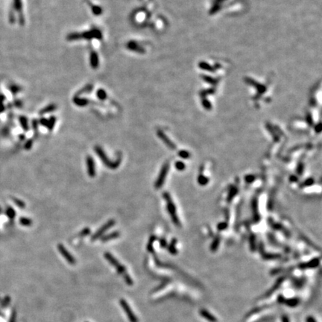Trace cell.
I'll use <instances>...</instances> for the list:
<instances>
[{
    "label": "cell",
    "instance_id": "6da1fadb",
    "mask_svg": "<svg viewBox=\"0 0 322 322\" xmlns=\"http://www.w3.org/2000/svg\"><path fill=\"white\" fill-rule=\"evenodd\" d=\"M104 257H105V258L106 259V260L108 261V262H110V263L113 266L115 267L116 269L117 272L123 277L125 283L128 284V286L133 285V280H132L131 277L129 276V275H128V273L126 271V268H125L124 265H122V264L120 263V262H119V261L117 260L116 259L115 257H113V256L110 253L105 252V254H104Z\"/></svg>",
    "mask_w": 322,
    "mask_h": 322
},
{
    "label": "cell",
    "instance_id": "7a4b0ae2",
    "mask_svg": "<svg viewBox=\"0 0 322 322\" xmlns=\"http://www.w3.org/2000/svg\"><path fill=\"white\" fill-rule=\"evenodd\" d=\"M94 151L97 154V155L99 156V158H100L101 161L102 163L106 166V167L109 168L110 169H116L119 166H120L122 162V155H119L117 159L115 161H111L106 155L104 150L101 148L100 146H96L94 147Z\"/></svg>",
    "mask_w": 322,
    "mask_h": 322
},
{
    "label": "cell",
    "instance_id": "3957f363",
    "mask_svg": "<svg viewBox=\"0 0 322 322\" xmlns=\"http://www.w3.org/2000/svg\"><path fill=\"white\" fill-rule=\"evenodd\" d=\"M115 224H116V221L114 220V219H110V220H109L108 222L105 223L104 225H102V227H101L99 229V230L92 236L91 240L95 241V240H97L98 239H100V238L103 236V234H105L107 230H108L109 229H110L112 227H113Z\"/></svg>",
    "mask_w": 322,
    "mask_h": 322
},
{
    "label": "cell",
    "instance_id": "277c9868",
    "mask_svg": "<svg viewBox=\"0 0 322 322\" xmlns=\"http://www.w3.org/2000/svg\"><path fill=\"white\" fill-rule=\"evenodd\" d=\"M119 303L121 306L123 307L124 311L125 312L127 315H128V318L129 319L130 322H139L138 318H137L136 315H134V313H133L132 310L130 309V307L128 305V303H127V301L124 299H121L119 300Z\"/></svg>",
    "mask_w": 322,
    "mask_h": 322
},
{
    "label": "cell",
    "instance_id": "5b68a950",
    "mask_svg": "<svg viewBox=\"0 0 322 322\" xmlns=\"http://www.w3.org/2000/svg\"><path fill=\"white\" fill-rule=\"evenodd\" d=\"M57 249H58L59 252H60V253L61 254V255L64 257V258L65 259L70 265H75V264L76 263V260L74 258L73 256L69 253L68 250H67L62 244H58V245H57Z\"/></svg>",
    "mask_w": 322,
    "mask_h": 322
},
{
    "label": "cell",
    "instance_id": "8992f818",
    "mask_svg": "<svg viewBox=\"0 0 322 322\" xmlns=\"http://www.w3.org/2000/svg\"><path fill=\"white\" fill-rule=\"evenodd\" d=\"M87 173H88V175L91 178H94L96 175V170H95V161H94L93 158L91 156L88 155L87 157Z\"/></svg>",
    "mask_w": 322,
    "mask_h": 322
},
{
    "label": "cell",
    "instance_id": "52a82bcc",
    "mask_svg": "<svg viewBox=\"0 0 322 322\" xmlns=\"http://www.w3.org/2000/svg\"><path fill=\"white\" fill-rule=\"evenodd\" d=\"M168 169H169V165L168 164L165 165V166L163 167V169H161V174H160L159 177H158V179L157 180L156 183H155V185H154V186L157 188V189L161 188V186H163V182H164V180H165V178H166V173H167Z\"/></svg>",
    "mask_w": 322,
    "mask_h": 322
},
{
    "label": "cell",
    "instance_id": "ba28073f",
    "mask_svg": "<svg viewBox=\"0 0 322 322\" xmlns=\"http://www.w3.org/2000/svg\"><path fill=\"white\" fill-rule=\"evenodd\" d=\"M199 313L203 318L207 319V321H209V322H218L217 318H216L213 315L211 314L209 312H208L207 310H205V309H201V310H200Z\"/></svg>",
    "mask_w": 322,
    "mask_h": 322
},
{
    "label": "cell",
    "instance_id": "9c48e42d",
    "mask_svg": "<svg viewBox=\"0 0 322 322\" xmlns=\"http://www.w3.org/2000/svg\"><path fill=\"white\" fill-rule=\"evenodd\" d=\"M120 237V233L119 231H113V232L110 233V234H107V235L103 236V237H101V241L104 242H109L110 240H113V239H117L118 237Z\"/></svg>",
    "mask_w": 322,
    "mask_h": 322
},
{
    "label": "cell",
    "instance_id": "30bf717a",
    "mask_svg": "<svg viewBox=\"0 0 322 322\" xmlns=\"http://www.w3.org/2000/svg\"><path fill=\"white\" fill-rule=\"evenodd\" d=\"M283 303H285V304L287 305L288 306L295 307V306H298V303H299V299L297 298H289V299H285Z\"/></svg>",
    "mask_w": 322,
    "mask_h": 322
},
{
    "label": "cell",
    "instance_id": "8fae6325",
    "mask_svg": "<svg viewBox=\"0 0 322 322\" xmlns=\"http://www.w3.org/2000/svg\"><path fill=\"white\" fill-rule=\"evenodd\" d=\"M5 214L10 219H14L16 216V211L12 207L8 206L5 209Z\"/></svg>",
    "mask_w": 322,
    "mask_h": 322
},
{
    "label": "cell",
    "instance_id": "7c38bea8",
    "mask_svg": "<svg viewBox=\"0 0 322 322\" xmlns=\"http://www.w3.org/2000/svg\"><path fill=\"white\" fill-rule=\"evenodd\" d=\"M19 223L20 224H22L23 226H31L32 224V220L31 219L26 217H21L19 219Z\"/></svg>",
    "mask_w": 322,
    "mask_h": 322
},
{
    "label": "cell",
    "instance_id": "4fadbf2b",
    "mask_svg": "<svg viewBox=\"0 0 322 322\" xmlns=\"http://www.w3.org/2000/svg\"><path fill=\"white\" fill-rule=\"evenodd\" d=\"M11 200L14 201V204H15L18 207L21 208V209H24V208L26 207V204H25V202H23L22 200L16 199L15 197H11Z\"/></svg>",
    "mask_w": 322,
    "mask_h": 322
},
{
    "label": "cell",
    "instance_id": "5bb4252c",
    "mask_svg": "<svg viewBox=\"0 0 322 322\" xmlns=\"http://www.w3.org/2000/svg\"><path fill=\"white\" fill-rule=\"evenodd\" d=\"M283 278H280V279H279V280H278V281H277V283H276V284H275V286H273V288H272V289H271V290H270V291H269V292H267V293H266V295H265V296H269V295H272V293H273V292H275V290H277V289H278V288H279V286H280V284H281V283H282V282H283Z\"/></svg>",
    "mask_w": 322,
    "mask_h": 322
},
{
    "label": "cell",
    "instance_id": "9a60e30c",
    "mask_svg": "<svg viewBox=\"0 0 322 322\" xmlns=\"http://www.w3.org/2000/svg\"><path fill=\"white\" fill-rule=\"evenodd\" d=\"M19 122H20V124H21V125H22L23 129H24L25 130H29L28 121H27V119H26V117H24V116L19 117Z\"/></svg>",
    "mask_w": 322,
    "mask_h": 322
},
{
    "label": "cell",
    "instance_id": "2e32d148",
    "mask_svg": "<svg viewBox=\"0 0 322 322\" xmlns=\"http://www.w3.org/2000/svg\"><path fill=\"white\" fill-rule=\"evenodd\" d=\"M90 232H91V230H90V228L85 227V229H83V230L81 231L80 234H79V236H80V237H86V236L89 235V234H90Z\"/></svg>",
    "mask_w": 322,
    "mask_h": 322
},
{
    "label": "cell",
    "instance_id": "e0dca14e",
    "mask_svg": "<svg viewBox=\"0 0 322 322\" xmlns=\"http://www.w3.org/2000/svg\"><path fill=\"white\" fill-rule=\"evenodd\" d=\"M154 240H155V237H151L149 239V242H148V246H147V249H148V251L151 252V251H153L152 242H153Z\"/></svg>",
    "mask_w": 322,
    "mask_h": 322
},
{
    "label": "cell",
    "instance_id": "ac0fdd59",
    "mask_svg": "<svg viewBox=\"0 0 322 322\" xmlns=\"http://www.w3.org/2000/svg\"><path fill=\"white\" fill-rule=\"evenodd\" d=\"M32 146H33L32 140H29L27 142H26V144L24 145V148L26 150H27V151H29V150L31 149Z\"/></svg>",
    "mask_w": 322,
    "mask_h": 322
},
{
    "label": "cell",
    "instance_id": "d6986e66",
    "mask_svg": "<svg viewBox=\"0 0 322 322\" xmlns=\"http://www.w3.org/2000/svg\"><path fill=\"white\" fill-rule=\"evenodd\" d=\"M54 123H55V118H54V117H52V118L50 119V120L49 121V123H48V128H49V129L52 130V128H53Z\"/></svg>",
    "mask_w": 322,
    "mask_h": 322
},
{
    "label": "cell",
    "instance_id": "ffe728a7",
    "mask_svg": "<svg viewBox=\"0 0 322 322\" xmlns=\"http://www.w3.org/2000/svg\"><path fill=\"white\" fill-rule=\"evenodd\" d=\"M15 5L17 10H20L22 8V4H21L20 0H15Z\"/></svg>",
    "mask_w": 322,
    "mask_h": 322
},
{
    "label": "cell",
    "instance_id": "44dd1931",
    "mask_svg": "<svg viewBox=\"0 0 322 322\" xmlns=\"http://www.w3.org/2000/svg\"><path fill=\"white\" fill-rule=\"evenodd\" d=\"M286 298H284V297L283 296V295H279L278 296V298H277V300H278L279 303H284V300H285Z\"/></svg>",
    "mask_w": 322,
    "mask_h": 322
},
{
    "label": "cell",
    "instance_id": "7402d4cb",
    "mask_svg": "<svg viewBox=\"0 0 322 322\" xmlns=\"http://www.w3.org/2000/svg\"><path fill=\"white\" fill-rule=\"evenodd\" d=\"M306 322H317L313 316H308L306 318Z\"/></svg>",
    "mask_w": 322,
    "mask_h": 322
},
{
    "label": "cell",
    "instance_id": "603a6c76",
    "mask_svg": "<svg viewBox=\"0 0 322 322\" xmlns=\"http://www.w3.org/2000/svg\"><path fill=\"white\" fill-rule=\"evenodd\" d=\"M48 123H49V121H48L47 119H42L40 121V123L42 124L43 125H44V126L48 127Z\"/></svg>",
    "mask_w": 322,
    "mask_h": 322
},
{
    "label": "cell",
    "instance_id": "cb8c5ba5",
    "mask_svg": "<svg viewBox=\"0 0 322 322\" xmlns=\"http://www.w3.org/2000/svg\"><path fill=\"white\" fill-rule=\"evenodd\" d=\"M9 322H16V313L14 312L12 315H11V319H10Z\"/></svg>",
    "mask_w": 322,
    "mask_h": 322
},
{
    "label": "cell",
    "instance_id": "d4e9b609",
    "mask_svg": "<svg viewBox=\"0 0 322 322\" xmlns=\"http://www.w3.org/2000/svg\"><path fill=\"white\" fill-rule=\"evenodd\" d=\"M282 322H289V318L286 315H283L282 317Z\"/></svg>",
    "mask_w": 322,
    "mask_h": 322
},
{
    "label": "cell",
    "instance_id": "484cf974",
    "mask_svg": "<svg viewBox=\"0 0 322 322\" xmlns=\"http://www.w3.org/2000/svg\"><path fill=\"white\" fill-rule=\"evenodd\" d=\"M3 110H4V106L2 105V102L0 100V112L3 111Z\"/></svg>",
    "mask_w": 322,
    "mask_h": 322
},
{
    "label": "cell",
    "instance_id": "4316f807",
    "mask_svg": "<svg viewBox=\"0 0 322 322\" xmlns=\"http://www.w3.org/2000/svg\"><path fill=\"white\" fill-rule=\"evenodd\" d=\"M20 140H24L25 139V136H23V135H20Z\"/></svg>",
    "mask_w": 322,
    "mask_h": 322
},
{
    "label": "cell",
    "instance_id": "83f0119b",
    "mask_svg": "<svg viewBox=\"0 0 322 322\" xmlns=\"http://www.w3.org/2000/svg\"><path fill=\"white\" fill-rule=\"evenodd\" d=\"M2 213V209L1 207H0V214Z\"/></svg>",
    "mask_w": 322,
    "mask_h": 322
}]
</instances>
